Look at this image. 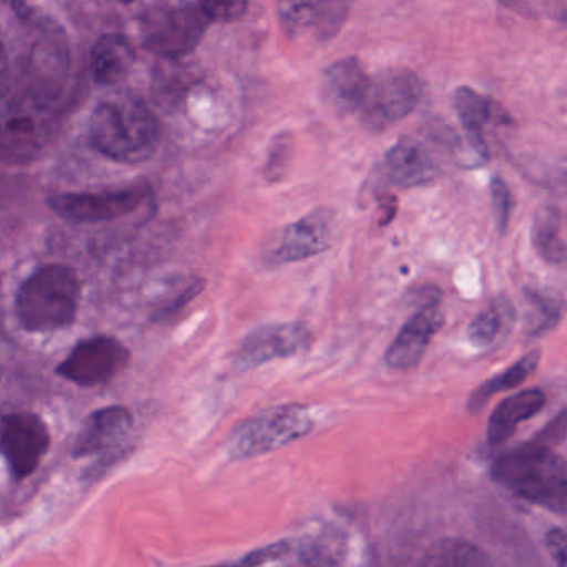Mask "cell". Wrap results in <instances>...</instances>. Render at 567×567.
Wrapping results in <instances>:
<instances>
[{
	"instance_id": "6da1fadb",
	"label": "cell",
	"mask_w": 567,
	"mask_h": 567,
	"mask_svg": "<svg viewBox=\"0 0 567 567\" xmlns=\"http://www.w3.org/2000/svg\"><path fill=\"white\" fill-rule=\"evenodd\" d=\"M92 145L118 164L138 165L151 161L161 144V124L144 99L117 94L104 99L89 125Z\"/></svg>"
},
{
	"instance_id": "7a4b0ae2",
	"label": "cell",
	"mask_w": 567,
	"mask_h": 567,
	"mask_svg": "<svg viewBox=\"0 0 567 567\" xmlns=\"http://www.w3.org/2000/svg\"><path fill=\"white\" fill-rule=\"evenodd\" d=\"M497 483L516 496L546 507L554 513L566 511V461L556 451L543 444H523L507 451L493 464Z\"/></svg>"
},
{
	"instance_id": "3957f363",
	"label": "cell",
	"mask_w": 567,
	"mask_h": 567,
	"mask_svg": "<svg viewBox=\"0 0 567 567\" xmlns=\"http://www.w3.org/2000/svg\"><path fill=\"white\" fill-rule=\"evenodd\" d=\"M62 114L55 99L25 94L0 109V162L28 165L39 161L61 132Z\"/></svg>"
},
{
	"instance_id": "277c9868",
	"label": "cell",
	"mask_w": 567,
	"mask_h": 567,
	"mask_svg": "<svg viewBox=\"0 0 567 567\" xmlns=\"http://www.w3.org/2000/svg\"><path fill=\"white\" fill-rule=\"evenodd\" d=\"M79 275L65 265H48L25 278L18 291L16 311L32 333H51L74 323L81 308Z\"/></svg>"
},
{
	"instance_id": "5b68a950",
	"label": "cell",
	"mask_w": 567,
	"mask_h": 567,
	"mask_svg": "<svg viewBox=\"0 0 567 567\" xmlns=\"http://www.w3.org/2000/svg\"><path fill=\"white\" fill-rule=\"evenodd\" d=\"M313 426V413L303 404L274 406L245 421L231 433L228 453L235 460L261 456L307 436Z\"/></svg>"
},
{
	"instance_id": "8992f818",
	"label": "cell",
	"mask_w": 567,
	"mask_h": 567,
	"mask_svg": "<svg viewBox=\"0 0 567 567\" xmlns=\"http://www.w3.org/2000/svg\"><path fill=\"white\" fill-rule=\"evenodd\" d=\"M208 25L200 4L157 6L145 12L141 32L145 49L177 61L197 49Z\"/></svg>"
},
{
	"instance_id": "52a82bcc",
	"label": "cell",
	"mask_w": 567,
	"mask_h": 567,
	"mask_svg": "<svg viewBox=\"0 0 567 567\" xmlns=\"http://www.w3.org/2000/svg\"><path fill=\"white\" fill-rule=\"evenodd\" d=\"M423 97V82L408 68L388 69L371 78L361 122L371 132H383L413 114Z\"/></svg>"
},
{
	"instance_id": "ba28073f",
	"label": "cell",
	"mask_w": 567,
	"mask_h": 567,
	"mask_svg": "<svg viewBox=\"0 0 567 567\" xmlns=\"http://www.w3.org/2000/svg\"><path fill=\"white\" fill-rule=\"evenodd\" d=\"M334 227V212L317 208L275 231L265 248V261L281 267L317 257L333 244Z\"/></svg>"
},
{
	"instance_id": "9c48e42d",
	"label": "cell",
	"mask_w": 567,
	"mask_h": 567,
	"mask_svg": "<svg viewBox=\"0 0 567 567\" xmlns=\"http://www.w3.org/2000/svg\"><path fill=\"white\" fill-rule=\"evenodd\" d=\"M148 195L151 188L141 185L118 190L52 195L48 204L54 214L65 220L75 224H99L134 214L148 200Z\"/></svg>"
},
{
	"instance_id": "30bf717a",
	"label": "cell",
	"mask_w": 567,
	"mask_h": 567,
	"mask_svg": "<svg viewBox=\"0 0 567 567\" xmlns=\"http://www.w3.org/2000/svg\"><path fill=\"white\" fill-rule=\"evenodd\" d=\"M131 361V351L112 337L81 341L59 364V377L79 386H97L117 377Z\"/></svg>"
},
{
	"instance_id": "8fae6325",
	"label": "cell",
	"mask_w": 567,
	"mask_h": 567,
	"mask_svg": "<svg viewBox=\"0 0 567 567\" xmlns=\"http://www.w3.org/2000/svg\"><path fill=\"white\" fill-rule=\"evenodd\" d=\"M49 444L48 426L38 414H12L0 424V453L18 480L31 476L38 470Z\"/></svg>"
},
{
	"instance_id": "7c38bea8",
	"label": "cell",
	"mask_w": 567,
	"mask_h": 567,
	"mask_svg": "<svg viewBox=\"0 0 567 567\" xmlns=\"http://www.w3.org/2000/svg\"><path fill=\"white\" fill-rule=\"evenodd\" d=\"M310 343L311 331L301 321L264 324L241 341L235 363L240 370H254L270 361L295 357Z\"/></svg>"
},
{
	"instance_id": "4fadbf2b",
	"label": "cell",
	"mask_w": 567,
	"mask_h": 567,
	"mask_svg": "<svg viewBox=\"0 0 567 567\" xmlns=\"http://www.w3.org/2000/svg\"><path fill=\"white\" fill-rule=\"evenodd\" d=\"M281 31L290 41L328 42L343 29L350 12L344 2H284L278 4Z\"/></svg>"
},
{
	"instance_id": "5bb4252c",
	"label": "cell",
	"mask_w": 567,
	"mask_h": 567,
	"mask_svg": "<svg viewBox=\"0 0 567 567\" xmlns=\"http://www.w3.org/2000/svg\"><path fill=\"white\" fill-rule=\"evenodd\" d=\"M443 323L441 301L417 308L416 313L403 324L400 333L388 347L384 354L388 367L393 370H411L416 367Z\"/></svg>"
},
{
	"instance_id": "9a60e30c",
	"label": "cell",
	"mask_w": 567,
	"mask_h": 567,
	"mask_svg": "<svg viewBox=\"0 0 567 567\" xmlns=\"http://www.w3.org/2000/svg\"><path fill=\"white\" fill-rule=\"evenodd\" d=\"M384 174L398 187L430 184L440 175L441 164L434 148L416 137H401L384 154Z\"/></svg>"
},
{
	"instance_id": "2e32d148",
	"label": "cell",
	"mask_w": 567,
	"mask_h": 567,
	"mask_svg": "<svg viewBox=\"0 0 567 567\" xmlns=\"http://www.w3.org/2000/svg\"><path fill=\"white\" fill-rule=\"evenodd\" d=\"M371 78L360 59L344 58L331 64L323 74V94L331 109L341 115L360 114Z\"/></svg>"
},
{
	"instance_id": "e0dca14e",
	"label": "cell",
	"mask_w": 567,
	"mask_h": 567,
	"mask_svg": "<svg viewBox=\"0 0 567 567\" xmlns=\"http://www.w3.org/2000/svg\"><path fill=\"white\" fill-rule=\"evenodd\" d=\"M134 427L127 408L107 406L95 411L85 421L74 444L75 457L95 456L121 446Z\"/></svg>"
},
{
	"instance_id": "ac0fdd59",
	"label": "cell",
	"mask_w": 567,
	"mask_h": 567,
	"mask_svg": "<svg viewBox=\"0 0 567 567\" xmlns=\"http://www.w3.org/2000/svg\"><path fill=\"white\" fill-rule=\"evenodd\" d=\"M137 61L134 44L124 34H105L91 52L92 79L99 85H117L131 74Z\"/></svg>"
},
{
	"instance_id": "d6986e66",
	"label": "cell",
	"mask_w": 567,
	"mask_h": 567,
	"mask_svg": "<svg viewBox=\"0 0 567 567\" xmlns=\"http://www.w3.org/2000/svg\"><path fill=\"white\" fill-rule=\"evenodd\" d=\"M546 404V396L539 388L519 391L501 401L491 414L486 436L489 444H503L509 440L524 421L536 416Z\"/></svg>"
},
{
	"instance_id": "ffe728a7",
	"label": "cell",
	"mask_w": 567,
	"mask_h": 567,
	"mask_svg": "<svg viewBox=\"0 0 567 567\" xmlns=\"http://www.w3.org/2000/svg\"><path fill=\"white\" fill-rule=\"evenodd\" d=\"M454 105H456L457 117L466 134L467 144L481 162L489 161V147H487L484 128L493 118L494 107L489 99L481 95L474 89L457 87L454 92Z\"/></svg>"
},
{
	"instance_id": "44dd1931",
	"label": "cell",
	"mask_w": 567,
	"mask_h": 567,
	"mask_svg": "<svg viewBox=\"0 0 567 567\" xmlns=\"http://www.w3.org/2000/svg\"><path fill=\"white\" fill-rule=\"evenodd\" d=\"M288 567H344L347 539L333 529L313 534L288 550Z\"/></svg>"
},
{
	"instance_id": "7402d4cb",
	"label": "cell",
	"mask_w": 567,
	"mask_h": 567,
	"mask_svg": "<svg viewBox=\"0 0 567 567\" xmlns=\"http://www.w3.org/2000/svg\"><path fill=\"white\" fill-rule=\"evenodd\" d=\"M514 318H516V311H514L509 298L504 295L494 298L471 320L470 327H467V340H470L471 347L481 351L496 347L501 338L513 327Z\"/></svg>"
},
{
	"instance_id": "603a6c76",
	"label": "cell",
	"mask_w": 567,
	"mask_h": 567,
	"mask_svg": "<svg viewBox=\"0 0 567 567\" xmlns=\"http://www.w3.org/2000/svg\"><path fill=\"white\" fill-rule=\"evenodd\" d=\"M534 250L546 264L563 265L566 261L563 214L556 205H544L537 210L530 230Z\"/></svg>"
},
{
	"instance_id": "cb8c5ba5",
	"label": "cell",
	"mask_w": 567,
	"mask_h": 567,
	"mask_svg": "<svg viewBox=\"0 0 567 567\" xmlns=\"http://www.w3.org/2000/svg\"><path fill=\"white\" fill-rule=\"evenodd\" d=\"M417 567H496L489 557L463 539H443L431 546Z\"/></svg>"
},
{
	"instance_id": "d4e9b609",
	"label": "cell",
	"mask_w": 567,
	"mask_h": 567,
	"mask_svg": "<svg viewBox=\"0 0 567 567\" xmlns=\"http://www.w3.org/2000/svg\"><path fill=\"white\" fill-rule=\"evenodd\" d=\"M539 360L540 351H530V353L524 354L519 361H516L513 367L507 368L503 373L496 374V377L487 380L486 383L481 384V386L471 394L470 410H481V408H483L491 398L496 396L497 393L514 390V388L523 384L524 381L536 371Z\"/></svg>"
},
{
	"instance_id": "484cf974",
	"label": "cell",
	"mask_w": 567,
	"mask_h": 567,
	"mask_svg": "<svg viewBox=\"0 0 567 567\" xmlns=\"http://www.w3.org/2000/svg\"><path fill=\"white\" fill-rule=\"evenodd\" d=\"M524 300L529 305L527 333L530 338L543 337L559 324L564 310V300L560 295L543 288H526Z\"/></svg>"
},
{
	"instance_id": "4316f807",
	"label": "cell",
	"mask_w": 567,
	"mask_h": 567,
	"mask_svg": "<svg viewBox=\"0 0 567 567\" xmlns=\"http://www.w3.org/2000/svg\"><path fill=\"white\" fill-rule=\"evenodd\" d=\"M295 138L290 132H280L274 135L268 145L267 157H265L261 175L268 184H280L287 178L293 162Z\"/></svg>"
},
{
	"instance_id": "83f0119b",
	"label": "cell",
	"mask_w": 567,
	"mask_h": 567,
	"mask_svg": "<svg viewBox=\"0 0 567 567\" xmlns=\"http://www.w3.org/2000/svg\"><path fill=\"white\" fill-rule=\"evenodd\" d=\"M491 207H493L494 220H496L499 235L506 234L509 227L511 215H513L514 197L509 185L504 178L494 175L489 184Z\"/></svg>"
},
{
	"instance_id": "f1b7e54d",
	"label": "cell",
	"mask_w": 567,
	"mask_h": 567,
	"mask_svg": "<svg viewBox=\"0 0 567 567\" xmlns=\"http://www.w3.org/2000/svg\"><path fill=\"white\" fill-rule=\"evenodd\" d=\"M288 550H290V543L280 540V543L271 544V546L251 550L250 554L234 560V563L221 564L217 567H258L261 564L270 563V560L281 559V557L287 556Z\"/></svg>"
},
{
	"instance_id": "f546056e",
	"label": "cell",
	"mask_w": 567,
	"mask_h": 567,
	"mask_svg": "<svg viewBox=\"0 0 567 567\" xmlns=\"http://www.w3.org/2000/svg\"><path fill=\"white\" fill-rule=\"evenodd\" d=\"M210 24L214 22H234L247 14V2H200Z\"/></svg>"
},
{
	"instance_id": "4dcf8cb0",
	"label": "cell",
	"mask_w": 567,
	"mask_h": 567,
	"mask_svg": "<svg viewBox=\"0 0 567 567\" xmlns=\"http://www.w3.org/2000/svg\"><path fill=\"white\" fill-rule=\"evenodd\" d=\"M546 546L556 566L566 567V533L554 527L546 534Z\"/></svg>"
},
{
	"instance_id": "1f68e13d",
	"label": "cell",
	"mask_w": 567,
	"mask_h": 567,
	"mask_svg": "<svg viewBox=\"0 0 567 567\" xmlns=\"http://www.w3.org/2000/svg\"><path fill=\"white\" fill-rule=\"evenodd\" d=\"M9 89H11V62H9L4 39L0 34V95L9 92Z\"/></svg>"
},
{
	"instance_id": "d6a6232c",
	"label": "cell",
	"mask_w": 567,
	"mask_h": 567,
	"mask_svg": "<svg viewBox=\"0 0 567 567\" xmlns=\"http://www.w3.org/2000/svg\"><path fill=\"white\" fill-rule=\"evenodd\" d=\"M2 420H4V417L0 416V424H2Z\"/></svg>"
}]
</instances>
